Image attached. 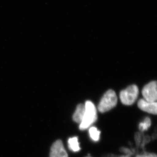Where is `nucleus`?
Masks as SVG:
<instances>
[{
    "label": "nucleus",
    "instance_id": "nucleus-7",
    "mask_svg": "<svg viewBox=\"0 0 157 157\" xmlns=\"http://www.w3.org/2000/svg\"><path fill=\"white\" fill-rule=\"evenodd\" d=\"M85 112V105L79 104L76 108V111L73 115V120L77 122L80 124L83 119Z\"/></svg>",
    "mask_w": 157,
    "mask_h": 157
},
{
    "label": "nucleus",
    "instance_id": "nucleus-6",
    "mask_svg": "<svg viewBox=\"0 0 157 157\" xmlns=\"http://www.w3.org/2000/svg\"><path fill=\"white\" fill-rule=\"evenodd\" d=\"M138 107L143 111L157 115V101H147L142 98L138 102Z\"/></svg>",
    "mask_w": 157,
    "mask_h": 157
},
{
    "label": "nucleus",
    "instance_id": "nucleus-11",
    "mask_svg": "<svg viewBox=\"0 0 157 157\" xmlns=\"http://www.w3.org/2000/svg\"><path fill=\"white\" fill-rule=\"evenodd\" d=\"M136 157H157V155L155 154H144L138 155Z\"/></svg>",
    "mask_w": 157,
    "mask_h": 157
},
{
    "label": "nucleus",
    "instance_id": "nucleus-13",
    "mask_svg": "<svg viewBox=\"0 0 157 157\" xmlns=\"http://www.w3.org/2000/svg\"></svg>",
    "mask_w": 157,
    "mask_h": 157
},
{
    "label": "nucleus",
    "instance_id": "nucleus-1",
    "mask_svg": "<svg viewBox=\"0 0 157 157\" xmlns=\"http://www.w3.org/2000/svg\"><path fill=\"white\" fill-rule=\"evenodd\" d=\"M85 112L83 119L80 124V130H86L89 128L97 120V109L91 101H87L85 104Z\"/></svg>",
    "mask_w": 157,
    "mask_h": 157
},
{
    "label": "nucleus",
    "instance_id": "nucleus-9",
    "mask_svg": "<svg viewBox=\"0 0 157 157\" xmlns=\"http://www.w3.org/2000/svg\"><path fill=\"white\" fill-rule=\"evenodd\" d=\"M89 133L90 137L92 140L97 142L100 140L101 132L98 130L96 127H92L89 128Z\"/></svg>",
    "mask_w": 157,
    "mask_h": 157
},
{
    "label": "nucleus",
    "instance_id": "nucleus-10",
    "mask_svg": "<svg viewBox=\"0 0 157 157\" xmlns=\"http://www.w3.org/2000/svg\"><path fill=\"white\" fill-rule=\"evenodd\" d=\"M151 120L150 117H147L139 124V129L141 132H144L148 130L151 125Z\"/></svg>",
    "mask_w": 157,
    "mask_h": 157
},
{
    "label": "nucleus",
    "instance_id": "nucleus-4",
    "mask_svg": "<svg viewBox=\"0 0 157 157\" xmlns=\"http://www.w3.org/2000/svg\"><path fill=\"white\" fill-rule=\"evenodd\" d=\"M142 94L144 100L147 101H157V81L151 82L144 86Z\"/></svg>",
    "mask_w": 157,
    "mask_h": 157
},
{
    "label": "nucleus",
    "instance_id": "nucleus-2",
    "mask_svg": "<svg viewBox=\"0 0 157 157\" xmlns=\"http://www.w3.org/2000/svg\"><path fill=\"white\" fill-rule=\"evenodd\" d=\"M117 103V94L113 90H109L104 94L98 104V110L101 113L107 112L115 107Z\"/></svg>",
    "mask_w": 157,
    "mask_h": 157
},
{
    "label": "nucleus",
    "instance_id": "nucleus-5",
    "mask_svg": "<svg viewBox=\"0 0 157 157\" xmlns=\"http://www.w3.org/2000/svg\"><path fill=\"white\" fill-rule=\"evenodd\" d=\"M50 157H68L63 144L60 140H58L52 145Z\"/></svg>",
    "mask_w": 157,
    "mask_h": 157
},
{
    "label": "nucleus",
    "instance_id": "nucleus-12",
    "mask_svg": "<svg viewBox=\"0 0 157 157\" xmlns=\"http://www.w3.org/2000/svg\"><path fill=\"white\" fill-rule=\"evenodd\" d=\"M131 157V155H127L126 156H122L121 157Z\"/></svg>",
    "mask_w": 157,
    "mask_h": 157
},
{
    "label": "nucleus",
    "instance_id": "nucleus-8",
    "mask_svg": "<svg viewBox=\"0 0 157 157\" xmlns=\"http://www.w3.org/2000/svg\"><path fill=\"white\" fill-rule=\"evenodd\" d=\"M68 145L70 150L74 152H78L81 150L77 137L70 138L68 139Z\"/></svg>",
    "mask_w": 157,
    "mask_h": 157
},
{
    "label": "nucleus",
    "instance_id": "nucleus-3",
    "mask_svg": "<svg viewBox=\"0 0 157 157\" xmlns=\"http://www.w3.org/2000/svg\"><path fill=\"white\" fill-rule=\"evenodd\" d=\"M139 95V89L136 85H132L120 92V100L124 105L130 106L136 101Z\"/></svg>",
    "mask_w": 157,
    "mask_h": 157
}]
</instances>
